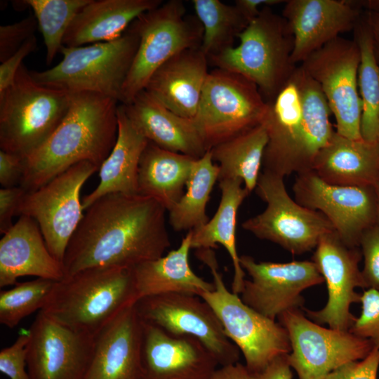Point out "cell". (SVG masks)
<instances>
[{"mask_svg":"<svg viewBox=\"0 0 379 379\" xmlns=\"http://www.w3.org/2000/svg\"><path fill=\"white\" fill-rule=\"evenodd\" d=\"M239 44L209 60L216 68L254 83L266 101L274 98L298 65L292 61L293 36L286 19L264 6L239 34Z\"/></svg>","mask_w":379,"mask_h":379,"instance_id":"obj_5","label":"cell"},{"mask_svg":"<svg viewBox=\"0 0 379 379\" xmlns=\"http://www.w3.org/2000/svg\"><path fill=\"white\" fill-rule=\"evenodd\" d=\"M135 307L143 321L172 335L198 339L220 366L239 362L240 351L225 333L213 309L201 297L185 293L148 296L139 299Z\"/></svg>","mask_w":379,"mask_h":379,"instance_id":"obj_15","label":"cell"},{"mask_svg":"<svg viewBox=\"0 0 379 379\" xmlns=\"http://www.w3.org/2000/svg\"><path fill=\"white\" fill-rule=\"evenodd\" d=\"M121 105L133 127L158 147L195 159L207 152L194 121L177 115L145 90Z\"/></svg>","mask_w":379,"mask_h":379,"instance_id":"obj_25","label":"cell"},{"mask_svg":"<svg viewBox=\"0 0 379 379\" xmlns=\"http://www.w3.org/2000/svg\"><path fill=\"white\" fill-rule=\"evenodd\" d=\"M192 4L203 26L200 48L208 60L234 47L235 39L249 24L235 5L220 0H193Z\"/></svg>","mask_w":379,"mask_h":379,"instance_id":"obj_35","label":"cell"},{"mask_svg":"<svg viewBox=\"0 0 379 379\" xmlns=\"http://www.w3.org/2000/svg\"><path fill=\"white\" fill-rule=\"evenodd\" d=\"M278 319L288 333L291 347L288 359L298 379H325L343 364L363 359L374 347L370 340L349 331L327 328L312 321L299 309L287 310Z\"/></svg>","mask_w":379,"mask_h":379,"instance_id":"obj_13","label":"cell"},{"mask_svg":"<svg viewBox=\"0 0 379 379\" xmlns=\"http://www.w3.org/2000/svg\"><path fill=\"white\" fill-rule=\"evenodd\" d=\"M137 301L131 269L95 267L56 281L41 311L74 331L95 337Z\"/></svg>","mask_w":379,"mask_h":379,"instance_id":"obj_4","label":"cell"},{"mask_svg":"<svg viewBox=\"0 0 379 379\" xmlns=\"http://www.w3.org/2000/svg\"><path fill=\"white\" fill-rule=\"evenodd\" d=\"M219 171L209 150L196 159L185 192L168 211L169 223L175 231L193 230L209 220L206 206Z\"/></svg>","mask_w":379,"mask_h":379,"instance_id":"obj_33","label":"cell"},{"mask_svg":"<svg viewBox=\"0 0 379 379\" xmlns=\"http://www.w3.org/2000/svg\"><path fill=\"white\" fill-rule=\"evenodd\" d=\"M29 330L20 331L15 342L0 351V371L10 379H30L27 368Z\"/></svg>","mask_w":379,"mask_h":379,"instance_id":"obj_39","label":"cell"},{"mask_svg":"<svg viewBox=\"0 0 379 379\" xmlns=\"http://www.w3.org/2000/svg\"><path fill=\"white\" fill-rule=\"evenodd\" d=\"M362 259L359 247H350L332 231L319 239L312 258L327 286L328 298L318 311L305 310L307 317L318 324L349 331L356 319L350 312L352 303L359 302L357 288H366L359 265Z\"/></svg>","mask_w":379,"mask_h":379,"instance_id":"obj_18","label":"cell"},{"mask_svg":"<svg viewBox=\"0 0 379 379\" xmlns=\"http://www.w3.org/2000/svg\"><path fill=\"white\" fill-rule=\"evenodd\" d=\"M69 92L38 84L22 64L0 93V148L23 159L39 147L67 113Z\"/></svg>","mask_w":379,"mask_h":379,"instance_id":"obj_6","label":"cell"},{"mask_svg":"<svg viewBox=\"0 0 379 379\" xmlns=\"http://www.w3.org/2000/svg\"><path fill=\"white\" fill-rule=\"evenodd\" d=\"M354 32L360 53L358 86L362 107L361 135L364 140L374 143L379 134V62L364 18Z\"/></svg>","mask_w":379,"mask_h":379,"instance_id":"obj_34","label":"cell"},{"mask_svg":"<svg viewBox=\"0 0 379 379\" xmlns=\"http://www.w3.org/2000/svg\"><path fill=\"white\" fill-rule=\"evenodd\" d=\"M37 39L34 36L27 39L20 48L0 65V93L10 86L15 75L23 64L25 57L34 52L36 48Z\"/></svg>","mask_w":379,"mask_h":379,"instance_id":"obj_43","label":"cell"},{"mask_svg":"<svg viewBox=\"0 0 379 379\" xmlns=\"http://www.w3.org/2000/svg\"><path fill=\"white\" fill-rule=\"evenodd\" d=\"M378 368L379 348L374 347L363 359L343 364L325 379H377Z\"/></svg>","mask_w":379,"mask_h":379,"instance_id":"obj_42","label":"cell"},{"mask_svg":"<svg viewBox=\"0 0 379 379\" xmlns=\"http://www.w3.org/2000/svg\"><path fill=\"white\" fill-rule=\"evenodd\" d=\"M265 125L261 124L225 141L209 151L219 166L218 180L240 179L249 194L255 189L267 144Z\"/></svg>","mask_w":379,"mask_h":379,"instance_id":"obj_32","label":"cell"},{"mask_svg":"<svg viewBox=\"0 0 379 379\" xmlns=\"http://www.w3.org/2000/svg\"><path fill=\"white\" fill-rule=\"evenodd\" d=\"M192 232L182 238L178 248L166 255L143 262L131 269L138 300L166 293L201 296L213 291V282L198 276L191 268L189 254Z\"/></svg>","mask_w":379,"mask_h":379,"instance_id":"obj_28","label":"cell"},{"mask_svg":"<svg viewBox=\"0 0 379 379\" xmlns=\"http://www.w3.org/2000/svg\"><path fill=\"white\" fill-rule=\"evenodd\" d=\"M166 209L139 194H106L84 214L67 245L65 277L95 267L132 269L159 258L171 246Z\"/></svg>","mask_w":379,"mask_h":379,"instance_id":"obj_1","label":"cell"},{"mask_svg":"<svg viewBox=\"0 0 379 379\" xmlns=\"http://www.w3.org/2000/svg\"><path fill=\"white\" fill-rule=\"evenodd\" d=\"M118 124L116 143L99 168L100 182L81 199L84 211L108 194H138L139 163L149 141L133 127L121 103L118 107Z\"/></svg>","mask_w":379,"mask_h":379,"instance_id":"obj_29","label":"cell"},{"mask_svg":"<svg viewBox=\"0 0 379 379\" xmlns=\"http://www.w3.org/2000/svg\"><path fill=\"white\" fill-rule=\"evenodd\" d=\"M208 62L200 47L182 51L152 74L144 90L177 115L193 120L209 73Z\"/></svg>","mask_w":379,"mask_h":379,"instance_id":"obj_23","label":"cell"},{"mask_svg":"<svg viewBox=\"0 0 379 379\" xmlns=\"http://www.w3.org/2000/svg\"><path fill=\"white\" fill-rule=\"evenodd\" d=\"M291 368L288 354H284L274 358L260 371H248V379H292Z\"/></svg>","mask_w":379,"mask_h":379,"instance_id":"obj_46","label":"cell"},{"mask_svg":"<svg viewBox=\"0 0 379 379\" xmlns=\"http://www.w3.org/2000/svg\"><path fill=\"white\" fill-rule=\"evenodd\" d=\"M375 143V146H376L378 159V163H379V134H378V135L377 137V139H376Z\"/></svg>","mask_w":379,"mask_h":379,"instance_id":"obj_51","label":"cell"},{"mask_svg":"<svg viewBox=\"0 0 379 379\" xmlns=\"http://www.w3.org/2000/svg\"><path fill=\"white\" fill-rule=\"evenodd\" d=\"M38 26L34 15L18 22L0 26V61L6 60L29 38L34 36Z\"/></svg>","mask_w":379,"mask_h":379,"instance_id":"obj_40","label":"cell"},{"mask_svg":"<svg viewBox=\"0 0 379 379\" xmlns=\"http://www.w3.org/2000/svg\"><path fill=\"white\" fill-rule=\"evenodd\" d=\"M26 191L20 186L0 190V232L4 234L14 225L12 218L17 215Z\"/></svg>","mask_w":379,"mask_h":379,"instance_id":"obj_44","label":"cell"},{"mask_svg":"<svg viewBox=\"0 0 379 379\" xmlns=\"http://www.w3.org/2000/svg\"><path fill=\"white\" fill-rule=\"evenodd\" d=\"M376 193V217L375 225L379 228V180L374 186Z\"/></svg>","mask_w":379,"mask_h":379,"instance_id":"obj_50","label":"cell"},{"mask_svg":"<svg viewBox=\"0 0 379 379\" xmlns=\"http://www.w3.org/2000/svg\"><path fill=\"white\" fill-rule=\"evenodd\" d=\"M267 102L262 124L268 140L263 171L284 178L311 171L316 155L335 131L321 88L298 65L277 95Z\"/></svg>","mask_w":379,"mask_h":379,"instance_id":"obj_2","label":"cell"},{"mask_svg":"<svg viewBox=\"0 0 379 379\" xmlns=\"http://www.w3.org/2000/svg\"><path fill=\"white\" fill-rule=\"evenodd\" d=\"M364 20L371 34L379 58V12L366 11Z\"/></svg>","mask_w":379,"mask_h":379,"instance_id":"obj_49","label":"cell"},{"mask_svg":"<svg viewBox=\"0 0 379 379\" xmlns=\"http://www.w3.org/2000/svg\"><path fill=\"white\" fill-rule=\"evenodd\" d=\"M221 197L218 208L205 225L192 232L191 248H214L218 244L228 253L233 265L232 291L239 295L244 288L245 272L240 264L236 244V225L238 210L249 194L240 179H224L219 181Z\"/></svg>","mask_w":379,"mask_h":379,"instance_id":"obj_30","label":"cell"},{"mask_svg":"<svg viewBox=\"0 0 379 379\" xmlns=\"http://www.w3.org/2000/svg\"><path fill=\"white\" fill-rule=\"evenodd\" d=\"M24 170L22 157L0 150V184L3 188L20 186Z\"/></svg>","mask_w":379,"mask_h":379,"instance_id":"obj_45","label":"cell"},{"mask_svg":"<svg viewBox=\"0 0 379 379\" xmlns=\"http://www.w3.org/2000/svg\"><path fill=\"white\" fill-rule=\"evenodd\" d=\"M284 178L268 171L260 173L255 190L266 208L241 226L258 239L300 255L314 249L324 234L335 230L321 213L300 205L290 197Z\"/></svg>","mask_w":379,"mask_h":379,"instance_id":"obj_11","label":"cell"},{"mask_svg":"<svg viewBox=\"0 0 379 379\" xmlns=\"http://www.w3.org/2000/svg\"><path fill=\"white\" fill-rule=\"evenodd\" d=\"M359 63L357 41L338 36L300 65L321 88L335 117V131L353 140L362 138V107L358 86Z\"/></svg>","mask_w":379,"mask_h":379,"instance_id":"obj_14","label":"cell"},{"mask_svg":"<svg viewBox=\"0 0 379 379\" xmlns=\"http://www.w3.org/2000/svg\"><path fill=\"white\" fill-rule=\"evenodd\" d=\"M139 44L126 77L121 104L131 102L145 89L152 74L178 53L201 47L203 26L187 15L181 0H170L138 17L129 26Z\"/></svg>","mask_w":379,"mask_h":379,"instance_id":"obj_9","label":"cell"},{"mask_svg":"<svg viewBox=\"0 0 379 379\" xmlns=\"http://www.w3.org/2000/svg\"><path fill=\"white\" fill-rule=\"evenodd\" d=\"M284 4L281 15L293 36L295 65L341 34L354 31L361 18L362 8L355 0H288Z\"/></svg>","mask_w":379,"mask_h":379,"instance_id":"obj_20","label":"cell"},{"mask_svg":"<svg viewBox=\"0 0 379 379\" xmlns=\"http://www.w3.org/2000/svg\"><path fill=\"white\" fill-rule=\"evenodd\" d=\"M163 3L162 0H91L72 21L63 46L79 47L117 39L138 17Z\"/></svg>","mask_w":379,"mask_h":379,"instance_id":"obj_26","label":"cell"},{"mask_svg":"<svg viewBox=\"0 0 379 379\" xmlns=\"http://www.w3.org/2000/svg\"><path fill=\"white\" fill-rule=\"evenodd\" d=\"M210 379H248V373L245 366L238 362L219 366Z\"/></svg>","mask_w":379,"mask_h":379,"instance_id":"obj_48","label":"cell"},{"mask_svg":"<svg viewBox=\"0 0 379 379\" xmlns=\"http://www.w3.org/2000/svg\"><path fill=\"white\" fill-rule=\"evenodd\" d=\"M267 109L254 83L215 67L209 71L193 121L208 151L261 124Z\"/></svg>","mask_w":379,"mask_h":379,"instance_id":"obj_10","label":"cell"},{"mask_svg":"<svg viewBox=\"0 0 379 379\" xmlns=\"http://www.w3.org/2000/svg\"><path fill=\"white\" fill-rule=\"evenodd\" d=\"M91 0H23L32 9L46 46V62L51 64L63 46L66 32L76 15Z\"/></svg>","mask_w":379,"mask_h":379,"instance_id":"obj_36","label":"cell"},{"mask_svg":"<svg viewBox=\"0 0 379 379\" xmlns=\"http://www.w3.org/2000/svg\"><path fill=\"white\" fill-rule=\"evenodd\" d=\"M361 312L356 318L349 331L370 340L379 348V291L367 288L360 296Z\"/></svg>","mask_w":379,"mask_h":379,"instance_id":"obj_38","label":"cell"},{"mask_svg":"<svg viewBox=\"0 0 379 379\" xmlns=\"http://www.w3.org/2000/svg\"><path fill=\"white\" fill-rule=\"evenodd\" d=\"M240 264L251 278L244 281L241 299L272 320L287 310L302 307L301 293L324 281L313 261L257 262L242 255Z\"/></svg>","mask_w":379,"mask_h":379,"instance_id":"obj_17","label":"cell"},{"mask_svg":"<svg viewBox=\"0 0 379 379\" xmlns=\"http://www.w3.org/2000/svg\"><path fill=\"white\" fill-rule=\"evenodd\" d=\"M293 191L298 204L321 213L350 247H359L364 234L375 225L373 186L331 185L311 170L297 174Z\"/></svg>","mask_w":379,"mask_h":379,"instance_id":"obj_16","label":"cell"},{"mask_svg":"<svg viewBox=\"0 0 379 379\" xmlns=\"http://www.w3.org/2000/svg\"><path fill=\"white\" fill-rule=\"evenodd\" d=\"M28 330L26 361L30 379H84L95 337L74 331L41 310Z\"/></svg>","mask_w":379,"mask_h":379,"instance_id":"obj_19","label":"cell"},{"mask_svg":"<svg viewBox=\"0 0 379 379\" xmlns=\"http://www.w3.org/2000/svg\"><path fill=\"white\" fill-rule=\"evenodd\" d=\"M197 257L209 268L213 291L200 297L218 317L225 333L244 357L249 373L265 368L277 357L289 354L291 343L285 328L245 304L226 286L211 248L197 249Z\"/></svg>","mask_w":379,"mask_h":379,"instance_id":"obj_8","label":"cell"},{"mask_svg":"<svg viewBox=\"0 0 379 379\" xmlns=\"http://www.w3.org/2000/svg\"><path fill=\"white\" fill-rule=\"evenodd\" d=\"M56 281L36 278L18 282L0 292V323L15 328L26 317L44 307Z\"/></svg>","mask_w":379,"mask_h":379,"instance_id":"obj_37","label":"cell"},{"mask_svg":"<svg viewBox=\"0 0 379 379\" xmlns=\"http://www.w3.org/2000/svg\"><path fill=\"white\" fill-rule=\"evenodd\" d=\"M285 1L281 0H236L234 5L248 22H251L260 13L264 6H272Z\"/></svg>","mask_w":379,"mask_h":379,"instance_id":"obj_47","label":"cell"},{"mask_svg":"<svg viewBox=\"0 0 379 379\" xmlns=\"http://www.w3.org/2000/svg\"><path fill=\"white\" fill-rule=\"evenodd\" d=\"M359 248L364 259L361 272L365 288L379 291V228L376 225L364 234Z\"/></svg>","mask_w":379,"mask_h":379,"instance_id":"obj_41","label":"cell"},{"mask_svg":"<svg viewBox=\"0 0 379 379\" xmlns=\"http://www.w3.org/2000/svg\"><path fill=\"white\" fill-rule=\"evenodd\" d=\"M196 159L149 141L139 163L138 194L155 199L168 211L183 195Z\"/></svg>","mask_w":379,"mask_h":379,"instance_id":"obj_31","label":"cell"},{"mask_svg":"<svg viewBox=\"0 0 379 379\" xmlns=\"http://www.w3.org/2000/svg\"><path fill=\"white\" fill-rule=\"evenodd\" d=\"M99 168L77 163L36 190L26 192L17 215H25L39 225L51 253L62 265L67 245L83 218L80 192Z\"/></svg>","mask_w":379,"mask_h":379,"instance_id":"obj_12","label":"cell"},{"mask_svg":"<svg viewBox=\"0 0 379 379\" xmlns=\"http://www.w3.org/2000/svg\"><path fill=\"white\" fill-rule=\"evenodd\" d=\"M322 180L340 186H375L379 180L375 143L353 140L335 131L312 166Z\"/></svg>","mask_w":379,"mask_h":379,"instance_id":"obj_27","label":"cell"},{"mask_svg":"<svg viewBox=\"0 0 379 379\" xmlns=\"http://www.w3.org/2000/svg\"><path fill=\"white\" fill-rule=\"evenodd\" d=\"M25 276L59 281L65 273L62 263L49 251L37 222L21 215L0 240V287L15 285Z\"/></svg>","mask_w":379,"mask_h":379,"instance_id":"obj_24","label":"cell"},{"mask_svg":"<svg viewBox=\"0 0 379 379\" xmlns=\"http://www.w3.org/2000/svg\"><path fill=\"white\" fill-rule=\"evenodd\" d=\"M65 118L50 137L24 159L20 186L36 190L81 161L100 168L118 136L117 100L91 92H72Z\"/></svg>","mask_w":379,"mask_h":379,"instance_id":"obj_3","label":"cell"},{"mask_svg":"<svg viewBox=\"0 0 379 379\" xmlns=\"http://www.w3.org/2000/svg\"><path fill=\"white\" fill-rule=\"evenodd\" d=\"M142 366V379H210L220 366L196 338L143 321Z\"/></svg>","mask_w":379,"mask_h":379,"instance_id":"obj_21","label":"cell"},{"mask_svg":"<svg viewBox=\"0 0 379 379\" xmlns=\"http://www.w3.org/2000/svg\"><path fill=\"white\" fill-rule=\"evenodd\" d=\"M142 337L143 321L135 303L95 337L84 379H142Z\"/></svg>","mask_w":379,"mask_h":379,"instance_id":"obj_22","label":"cell"},{"mask_svg":"<svg viewBox=\"0 0 379 379\" xmlns=\"http://www.w3.org/2000/svg\"><path fill=\"white\" fill-rule=\"evenodd\" d=\"M139 44L129 27L119 39L79 47L62 46V60L51 69L31 71L39 84L72 92H91L121 103L124 83Z\"/></svg>","mask_w":379,"mask_h":379,"instance_id":"obj_7","label":"cell"}]
</instances>
